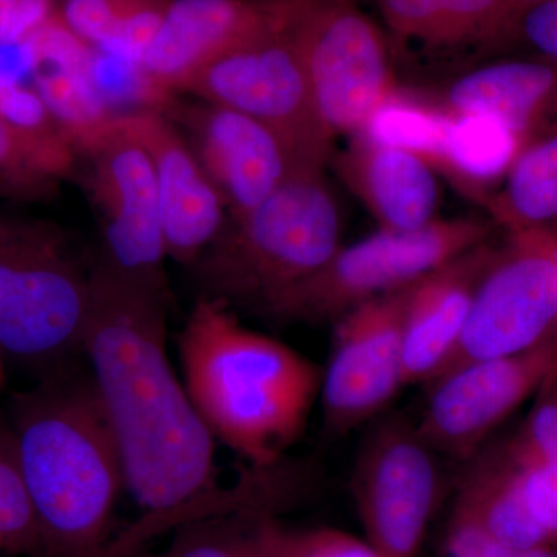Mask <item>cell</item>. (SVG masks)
Listing matches in <instances>:
<instances>
[{
  "mask_svg": "<svg viewBox=\"0 0 557 557\" xmlns=\"http://www.w3.org/2000/svg\"><path fill=\"white\" fill-rule=\"evenodd\" d=\"M509 357L482 359L432 381L418 434L431 448L467 456L557 376V336Z\"/></svg>",
  "mask_w": 557,
  "mask_h": 557,
  "instance_id": "4fadbf2b",
  "label": "cell"
},
{
  "mask_svg": "<svg viewBox=\"0 0 557 557\" xmlns=\"http://www.w3.org/2000/svg\"><path fill=\"white\" fill-rule=\"evenodd\" d=\"M0 549L40 557V533L9 431H0Z\"/></svg>",
  "mask_w": 557,
  "mask_h": 557,
  "instance_id": "f1b7e54d",
  "label": "cell"
},
{
  "mask_svg": "<svg viewBox=\"0 0 557 557\" xmlns=\"http://www.w3.org/2000/svg\"><path fill=\"white\" fill-rule=\"evenodd\" d=\"M431 449L417 429L388 423L359 454L354 497L364 539L379 557H417L437 500Z\"/></svg>",
  "mask_w": 557,
  "mask_h": 557,
  "instance_id": "8fae6325",
  "label": "cell"
},
{
  "mask_svg": "<svg viewBox=\"0 0 557 557\" xmlns=\"http://www.w3.org/2000/svg\"><path fill=\"white\" fill-rule=\"evenodd\" d=\"M348 2H355V0H348Z\"/></svg>",
  "mask_w": 557,
  "mask_h": 557,
  "instance_id": "60d3db41",
  "label": "cell"
},
{
  "mask_svg": "<svg viewBox=\"0 0 557 557\" xmlns=\"http://www.w3.org/2000/svg\"><path fill=\"white\" fill-rule=\"evenodd\" d=\"M341 220L324 170H296L237 219L190 265L199 298L258 310L309 277L341 248Z\"/></svg>",
  "mask_w": 557,
  "mask_h": 557,
  "instance_id": "277c9868",
  "label": "cell"
},
{
  "mask_svg": "<svg viewBox=\"0 0 557 557\" xmlns=\"http://www.w3.org/2000/svg\"><path fill=\"white\" fill-rule=\"evenodd\" d=\"M171 0H70L61 20L81 40L138 64Z\"/></svg>",
  "mask_w": 557,
  "mask_h": 557,
  "instance_id": "d4e9b609",
  "label": "cell"
},
{
  "mask_svg": "<svg viewBox=\"0 0 557 557\" xmlns=\"http://www.w3.org/2000/svg\"><path fill=\"white\" fill-rule=\"evenodd\" d=\"M496 249L483 242L412 284L403 333L405 386L432 383L448 364Z\"/></svg>",
  "mask_w": 557,
  "mask_h": 557,
  "instance_id": "e0dca14e",
  "label": "cell"
},
{
  "mask_svg": "<svg viewBox=\"0 0 557 557\" xmlns=\"http://www.w3.org/2000/svg\"><path fill=\"white\" fill-rule=\"evenodd\" d=\"M0 119L22 131L64 135L35 87H25L0 75Z\"/></svg>",
  "mask_w": 557,
  "mask_h": 557,
  "instance_id": "d6a6232c",
  "label": "cell"
},
{
  "mask_svg": "<svg viewBox=\"0 0 557 557\" xmlns=\"http://www.w3.org/2000/svg\"><path fill=\"white\" fill-rule=\"evenodd\" d=\"M487 236L485 223L472 219L434 220L410 231L380 228L341 247L321 269L282 289L258 311L281 324L336 321L359 304L416 284Z\"/></svg>",
  "mask_w": 557,
  "mask_h": 557,
  "instance_id": "8992f818",
  "label": "cell"
},
{
  "mask_svg": "<svg viewBox=\"0 0 557 557\" xmlns=\"http://www.w3.org/2000/svg\"><path fill=\"white\" fill-rule=\"evenodd\" d=\"M508 234L480 278L463 335L435 380L469 362L520 354L555 333L557 236L539 230Z\"/></svg>",
  "mask_w": 557,
  "mask_h": 557,
  "instance_id": "30bf717a",
  "label": "cell"
},
{
  "mask_svg": "<svg viewBox=\"0 0 557 557\" xmlns=\"http://www.w3.org/2000/svg\"><path fill=\"white\" fill-rule=\"evenodd\" d=\"M523 0H440L445 46L494 40L520 20Z\"/></svg>",
  "mask_w": 557,
  "mask_h": 557,
  "instance_id": "f546056e",
  "label": "cell"
},
{
  "mask_svg": "<svg viewBox=\"0 0 557 557\" xmlns=\"http://www.w3.org/2000/svg\"><path fill=\"white\" fill-rule=\"evenodd\" d=\"M523 146L522 135L496 116L453 113L440 170L474 193L505 177Z\"/></svg>",
  "mask_w": 557,
  "mask_h": 557,
  "instance_id": "cb8c5ba5",
  "label": "cell"
},
{
  "mask_svg": "<svg viewBox=\"0 0 557 557\" xmlns=\"http://www.w3.org/2000/svg\"><path fill=\"white\" fill-rule=\"evenodd\" d=\"M507 458L518 472L531 518L557 544V395L542 398Z\"/></svg>",
  "mask_w": 557,
  "mask_h": 557,
  "instance_id": "603a6c76",
  "label": "cell"
},
{
  "mask_svg": "<svg viewBox=\"0 0 557 557\" xmlns=\"http://www.w3.org/2000/svg\"><path fill=\"white\" fill-rule=\"evenodd\" d=\"M388 27L406 39L445 46L440 0H375Z\"/></svg>",
  "mask_w": 557,
  "mask_h": 557,
  "instance_id": "1f68e13d",
  "label": "cell"
},
{
  "mask_svg": "<svg viewBox=\"0 0 557 557\" xmlns=\"http://www.w3.org/2000/svg\"><path fill=\"white\" fill-rule=\"evenodd\" d=\"M523 2H525V3H533V2H539V0H523Z\"/></svg>",
  "mask_w": 557,
  "mask_h": 557,
  "instance_id": "ab89813d",
  "label": "cell"
},
{
  "mask_svg": "<svg viewBox=\"0 0 557 557\" xmlns=\"http://www.w3.org/2000/svg\"><path fill=\"white\" fill-rule=\"evenodd\" d=\"M449 534L509 548L552 547L528 512L507 456L472 469L458 491Z\"/></svg>",
  "mask_w": 557,
  "mask_h": 557,
  "instance_id": "ffe728a7",
  "label": "cell"
},
{
  "mask_svg": "<svg viewBox=\"0 0 557 557\" xmlns=\"http://www.w3.org/2000/svg\"><path fill=\"white\" fill-rule=\"evenodd\" d=\"M292 0H171L138 61L149 89L170 95L194 70L240 49L287 21Z\"/></svg>",
  "mask_w": 557,
  "mask_h": 557,
  "instance_id": "5bb4252c",
  "label": "cell"
},
{
  "mask_svg": "<svg viewBox=\"0 0 557 557\" xmlns=\"http://www.w3.org/2000/svg\"><path fill=\"white\" fill-rule=\"evenodd\" d=\"M178 355L190 401L215 442L255 469L276 468L321 397L322 370L209 298L190 310Z\"/></svg>",
  "mask_w": 557,
  "mask_h": 557,
  "instance_id": "3957f363",
  "label": "cell"
},
{
  "mask_svg": "<svg viewBox=\"0 0 557 557\" xmlns=\"http://www.w3.org/2000/svg\"><path fill=\"white\" fill-rule=\"evenodd\" d=\"M53 5H64L65 2H70V0H49Z\"/></svg>",
  "mask_w": 557,
  "mask_h": 557,
  "instance_id": "f35d334b",
  "label": "cell"
},
{
  "mask_svg": "<svg viewBox=\"0 0 557 557\" xmlns=\"http://www.w3.org/2000/svg\"><path fill=\"white\" fill-rule=\"evenodd\" d=\"M109 116L70 138L78 172L101 220L98 262L119 276L170 296L156 174L146 150Z\"/></svg>",
  "mask_w": 557,
  "mask_h": 557,
  "instance_id": "ba28073f",
  "label": "cell"
},
{
  "mask_svg": "<svg viewBox=\"0 0 557 557\" xmlns=\"http://www.w3.org/2000/svg\"><path fill=\"white\" fill-rule=\"evenodd\" d=\"M33 87L69 141L73 135L94 129L112 115L90 76L57 67L35 69Z\"/></svg>",
  "mask_w": 557,
  "mask_h": 557,
  "instance_id": "83f0119b",
  "label": "cell"
},
{
  "mask_svg": "<svg viewBox=\"0 0 557 557\" xmlns=\"http://www.w3.org/2000/svg\"><path fill=\"white\" fill-rule=\"evenodd\" d=\"M453 113L395 95L381 106L359 134L380 145L409 150L442 168Z\"/></svg>",
  "mask_w": 557,
  "mask_h": 557,
  "instance_id": "4316f807",
  "label": "cell"
},
{
  "mask_svg": "<svg viewBox=\"0 0 557 557\" xmlns=\"http://www.w3.org/2000/svg\"><path fill=\"white\" fill-rule=\"evenodd\" d=\"M519 24L531 46L557 67V0L527 3Z\"/></svg>",
  "mask_w": 557,
  "mask_h": 557,
  "instance_id": "e575fe53",
  "label": "cell"
},
{
  "mask_svg": "<svg viewBox=\"0 0 557 557\" xmlns=\"http://www.w3.org/2000/svg\"><path fill=\"white\" fill-rule=\"evenodd\" d=\"M188 145L225 203L228 219L247 214L269 199L296 170L287 148L270 129L222 106H175Z\"/></svg>",
  "mask_w": 557,
  "mask_h": 557,
  "instance_id": "9a60e30c",
  "label": "cell"
},
{
  "mask_svg": "<svg viewBox=\"0 0 557 557\" xmlns=\"http://www.w3.org/2000/svg\"><path fill=\"white\" fill-rule=\"evenodd\" d=\"M448 557H475L478 544H453L446 547Z\"/></svg>",
  "mask_w": 557,
  "mask_h": 557,
  "instance_id": "8d00e7d4",
  "label": "cell"
},
{
  "mask_svg": "<svg viewBox=\"0 0 557 557\" xmlns=\"http://www.w3.org/2000/svg\"><path fill=\"white\" fill-rule=\"evenodd\" d=\"M508 233L549 231L557 222V127L527 143L491 203Z\"/></svg>",
  "mask_w": 557,
  "mask_h": 557,
  "instance_id": "7402d4cb",
  "label": "cell"
},
{
  "mask_svg": "<svg viewBox=\"0 0 557 557\" xmlns=\"http://www.w3.org/2000/svg\"><path fill=\"white\" fill-rule=\"evenodd\" d=\"M475 557H557L549 547L509 548L480 542Z\"/></svg>",
  "mask_w": 557,
  "mask_h": 557,
  "instance_id": "d590c367",
  "label": "cell"
},
{
  "mask_svg": "<svg viewBox=\"0 0 557 557\" xmlns=\"http://www.w3.org/2000/svg\"><path fill=\"white\" fill-rule=\"evenodd\" d=\"M453 113H482L530 139L557 127V67L547 62L504 61L458 78L446 94Z\"/></svg>",
  "mask_w": 557,
  "mask_h": 557,
  "instance_id": "d6986e66",
  "label": "cell"
},
{
  "mask_svg": "<svg viewBox=\"0 0 557 557\" xmlns=\"http://www.w3.org/2000/svg\"><path fill=\"white\" fill-rule=\"evenodd\" d=\"M271 516L270 509L237 508L190 520L159 557H273L267 537Z\"/></svg>",
  "mask_w": 557,
  "mask_h": 557,
  "instance_id": "484cf974",
  "label": "cell"
},
{
  "mask_svg": "<svg viewBox=\"0 0 557 557\" xmlns=\"http://www.w3.org/2000/svg\"><path fill=\"white\" fill-rule=\"evenodd\" d=\"M90 271L49 220L0 211V357L39 379L83 359Z\"/></svg>",
  "mask_w": 557,
  "mask_h": 557,
  "instance_id": "5b68a950",
  "label": "cell"
},
{
  "mask_svg": "<svg viewBox=\"0 0 557 557\" xmlns=\"http://www.w3.org/2000/svg\"><path fill=\"white\" fill-rule=\"evenodd\" d=\"M170 296L112 273L97 259L83 355L115 438L124 483L143 519L110 542L106 557H135L171 528L258 505V482L219 486L215 438L168 355Z\"/></svg>",
  "mask_w": 557,
  "mask_h": 557,
  "instance_id": "6da1fadb",
  "label": "cell"
},
{
  "mask_svg": "<svg viewBox=\"0 0 557 557\" xmlns=\"http://www.w3.org/2000/svg\"><path fill=\"white\" fill-rule=\"evenodd\" d=\"M78 172V156L64 135L22 131L0 119V199L40 203L57 199Z\"/></svg>",
  "mask_w": 557,
  "mask_h": 557,
  "instance_id": "44dd1931",
  "label": "cell"
},
{
  "mask_svg": "<svg viewBox=\"0 0 557 557\" xmlns=\"http://www.w3.org/2000/svg\"><path fill=\"white\" fill-rule=\"evenodd\" d=\"M338 171L383 230H418L437 220L434 168L417 153L357 134L338 157Z\"/></svg>",
  "mask_w": 557,
  "mask_h": 557,
  "instance_id": "ac0fdd59",
  "label": "cell"
},
{
  "mask_svg": "<svg viewBox=\"0 0 557 557\" xmlns=\"http://www.w3.org/2000/svg\"><path fill=\"white\" fill-rule=\"evenodd\" d=\"M287 32L332 134L357 135L398 94L380 28L348 0H292Z\"/></svg>",
  "mask_w": 557,
  "mask_h": 557,
  "instance_id": "9c48e42d",
  "label": "cell"
},
{
  "mask_svg": "<svg viewBox=\"0 0 557 557\" xmlns=\"http://www.w3.org/2000/svg\"><path fill=\"white\" fill-rule=\"evenodd\" d=\"M410 287L359 304L336 319L321 386L330 434H344L375 417L405 387L403 333Z\"/></svg>",
  "mask_w": 557,
  "mask_h": 557,
  "instance_id": "7c38bea8",
  "label": "cell"
},
{
  "mask_svg": "<svg viewBox=\"0 0 557 557\" xmlns=\"http://www.w3.org/2000/svg\"><path fill=\"white\" fill-rule=\"evenodd\" d=\"M5 361L0 357V388L3 386V381H5Z\"/></svg>",
  "mask_w": 557,
  "mask_h": 557,
  "instance_id": "74e56055",
  "label": "cell"
},
{
  "mask_svg": "<svg viewBox=\"0 0 557 557\" xmlns=\"http://www.w3.org/2000/svg\"><path fill=\"white\" fill-rule=\"evenodd\" d=\"M267 537L273 557H379L366 539L335 528L289 530L271 516Z\"/></svg>",
  "mask_w": 557,
  "mask_h": 557,
  "instance_id": "4dcf8cb0",
  "label": "cell"
},
{
  "mask_svg": "<svg viewBox=\"0 0 557 557\" xmlns=\"http://www.w3.org/2000/svg\"><path fill=\"white\" fill-rule=\"evenodd\" d=\"M172 91L258 121L281 139L299 168L324 170L330 159L335 135L319 113L287 21L278 30L194 70Z\"/></svg>",
  "mask_w": 557,
  "mask_h": 557,
  "instance_id": "52a82bcc",
  "label": "cell"
},
{
  "mask_svg": "<svg viewBox=\"0 0 557 557\" xmlns=\"http://www.w3.org/2000/svg\"><path fill=\"white\" fill-rule=\"evenodd\" d=\"M10 434L38 519L40 557H106L126 483L89 370H58L14 395Z\"/></svg>",
  "mask_w": 557,
  "mask_h": 557,
  "instance_id": "7a4b0ae2",
  "label": "cell"
},
{
  "mask_svg": "<svg viewBox=\"0 0 557 557\" xmlns=\"http://www.w3.org/2000/svg\"><path fill=\"white\" fill-rule=\"evenodd\" d=\"M121 129L148 153L159 190L168 256L193 265L226 222V208L188 141L161 110L115 113Z\"/></svg>",
  "mask_w": 557,
  "mask_h": 557,
  "instance_id": "2e32d148",
  "label": "cell"
},
{
  "mask_svg": "<svg viewBox=\"0 0 557 557\" xmlns=\"http://www.w3.org/2000/svg\"><path fill=\"white\" fill-rule=\"evenodd\" d=\"M49 0H0V46L24 44L51 14Z\"/></svg>",
  "mask_w": 557,
  "mask_h": 557,
  "instance_id": "836d02e7",
  "label": "cell"
}]
</instances>
